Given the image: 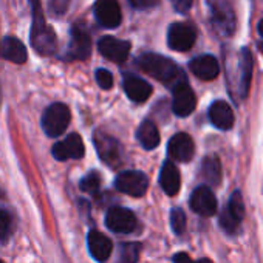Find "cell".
Returning <instances> with one entry per match:
<instances>
[{"label": "cell", "mask_w": 263, "mask_h": 263, "mask_svg": "<svg viewBox=\"0 0 263 263\" xmlns=\"http://www.w3.org/2000/svg\"><path fill=\"white\" fill-rule=\"evenodd\" d=\"M138 64L143 71L149 73L151 76H154L155 79H158L160 82H163L172 88L177 84H180L181 81H186L183 78V71L178 68V65L164 56L147 53L140 58Z\"/></svg>", "instance_id": "cell-1"}, {"label": "cell", "mask_w": 263, "mask_h": 263, "mask_svg": "<svg viewBox=\"0 0 263 263\" xmlns=\"http://www.w3.org/2000/svg\"><path fill=\"white\" fill-rule=\"evenodd\" d=\"M30 5H31V13H33L31 45L42 56L53 54L56 51V34L45 22L41 0H30Z\"/></svg>", "instance_id": "cell-2"}, {"label": "cell", "mask_w": 263, "mask_h": 263, "mask_svg": "<svg viewBox=\"0 0 263 263\" xmlns=\"http://www.w3.org/2000/svg\"><path fill=\"white\" fill-rule=\"evenodd\" d=\"M209 21L214 33L221 37H229L235 31L237 19L229 0H208Z\"/></svg>", "instance_id": "cell-3"}, {"label": "cell", "mask_w": 263, "mask_h": 263, "mask_svg": "<svg viewBox=\"0 0 263 263\" xmlns=\"http://www.w3.org/2000/svg\"><path fill=\"white\" fill-rule=\"evenodd\" d=\"M70 118H71V115H70V110L67 105L59 104V102L51 104L42 116L44 132L50 138L61 137L70 124Z\"/></svg>", "instance_id": "cell-4"}, {"label": "cell", "mask_w": 263, "mask_h": 263, "mask_svg": "<svg viewBox=\"0 0 263 263\" xmlns=\"http://www.w3.org/2000/svg\"><path fill=\"white\" fill-rule=\"evenodd\" d=\"M115 186L119 192L132 195V197H143L147 192L149 180L143 172L138 171H125L119 174L115 180Z\"/></svg>", "instance_id": "cell-5"}, {"label": "cell", "mask_w": 263, "mask_h": 263, "mask_svg": "<svg viewBox=\"0 0 263 263\" xmlns=\"http://www.w3.org/2000/svg\"><path fill=\"white\" fill-rule=\"evenodd\" d=\"M105 224L110 231L118 234H130L137 228L135 214L125 208H110L105 215Z\"/></svg>", "instance_id": "cell-6"}, {"label": "cell", "mask_w": 263, "mask_h": 263, "mask_svg": "<svg viewBox=\"0 0 263 263\" xmlns=\"http://www.w3.org/2000/svg\"><path fill=\"white\" fill-rule=\"evenodd\" d=\"M197 39L195 30L189 24H174L167 31V44L175 51H187Z\"/></svg>", "instance_id": "cell-7"}, {"label": "cell", "mask_w": 263, "mask_h": 263, "mask_svg": "<svg viewBox=\"0 0 263 263\" xmlns=\"http://www.w3.org/2000/svg\"><path fill=\"white\" fill-rule=\"evenodd\" d=\"M189 204H191V209L201 217L215 215L217 208H218L217 198H215L214 192L211 191V187H208V186H198L192 192Z\"/></svg>", "instance_id": "cell-8"}, {"label": "cell", "mask_w": 263, "mask_h": 263, "mask_svg": "<svg viewBox=\"0 0 263 263\" xmlns=\"http://www.w3.org/2000/svg\"><path fill=\"white\" fill-rule=\"evenodd\" d=\"M172 90H174V101H172L174 113L181 118L189 116L197 105L195 95H194L192 88L189 87V84L186 81H181Z\"/></svg>", "instance_id": "cell-9"}, {"label": "cell", "mask_w": 263, "mask_h": 263, "mask_svg": "<svg viewBox=\"0 0 263 263\" xmlns=\"http://www.w3.org/2000/svg\"><path fill=\"white\" fill-rule=\"evenodd\" d=\"M95 17L104 28L119 27L122 16L118 0H98L95 4Z\"/></svg>", "instance_id": "cell-10"}, {"label": "cell", "mask_w": 263, "mask_h": 263, "mask_svg": "<svg viewBox=\"0 0 263 263\" xmlns=\"http://www.w3.org/2000/svg\"><path fill=\"white\" fill-rule=\"evenodd\" d=\"M53 157L59 161L65 160H79L85 154L84 143L79 135L71 134L68 135L64 141H59L53 146Z\"/></svg>", "instance_id": "cell-11"}, {"label": "cell", "mask_w": 263, "mask_h": 263, "mask_svg": "<svg viewBox=\"0 0 263 263\" xmlns=\"http://www.w3.org/2000/svg\"><path fill=\"white\" fill-rule=\"evenodd\" d=\"M98 48L105 59L116 62V64L125 62L128 58V53H130V44L128 42L116 39V37H110V36L102 37L98 44Z\"/></svg>", "instance_id": "cell-12"}, {"label": "cell", "mask_w": 263, "mask_h": 263, "mask_svg": "<svg viewBox=\"0 0 263 263\" xmlns=\"http://www.w3.org/2000/svg\"><path fill=\"white\" fill-rule=\"evenodd\" d=\"M95 146L98 149L99 157L108 164V166H118L121 161V146L119 143L105 135V134H96L95 135Z\"/></svg>", "instance_id": "cell-13"}, {"label": "cell", "mask_w": 263, "mask_h": 263, "mask_svg": "<svg viewBox=\"0 0 263 263\" xmlns=\"http://www.w3.org/2000/svg\"><path fill=\"white\" fill-rule=\"evenodd\" d=\"M167 151L174 160L187 163L192 160V157L195 154V146H194L192 138L187 134H177L171 138V141L167 144Z\"/></svg>", "instance_id": "cell-14"}, {"label": "cell", "mask_w": 263, "mask_h": 263, "mask_svg": "<svg viewBox=\"0 0 263 263\" xmlns=\"http://www.w3.org/2000/svg\"><path fill=\"white\" fill-rule=\"evenodd\" d=\"M90 48H91V44H90L88 34L81 27H74L71 30V39H70V45L67 51V59L84 61L90 56Z\"/></svg>", "instance_id": "cell-15"}, {"label": "cell", "mask_w": 263, "mask_h": 263, "mask_svg": "<svg viewBox=\"0 0 263 263\" xmlns=\"http://www.w3.org/2000/svg\"><path fill=\"white\" fill-rule=\"evenodd\" d=\"M122 88L125 91V95L134 101V102H146L151 95H152V87L147 81L134 76V74H128L125 76L124 82H122Z\"/></svg>", "instance_id": "cell-16"}, {"label": "cell", "mask_w": 263, "mask_h": 263, "mask_svg": "<svg viewBox=\"0 0 263 263\" xmlns=\"http://www.w3.org/2000/svg\"><path fill=\"white\" fill-rule=\"evenodd\" d=\"M189 68L197 78H200L203 81H212L220 73L218 61L211 54H203V56L192 59L189 64Z\"/></svg>", "instance_id": "cell-17"}, {"label": "cell", "mask_w": 263, "mask_h": 263, "mask_svg": "<svg viewBox=\"0 0 263 263\" xmlns=\"http://www.w3.org/2000/svg\"><path fill=\"white\" fill-rule=\"evenodd\" d=\"M0 56L5 61L14 62V64H24L28 59V53H27L24 42L13 36H7L0 42Z\"/></svg>", "instance_id": "cell-18"}, {"label": "cell", "mask_w": 263, "mask_h": 263, "mask_svg": "<svg viewBox=\"0 0 263 263\" xmlns=\"http://www.w3.org/2000/svg\"><path fill=\"white\" fill-rule=\"evenodd\" d=\"M209 119L220 130H229L234 125V111L224 101H215L209 107Z\"/></svg>", "instance_id": "cell-19"}, {"label": "cell", "mask_w": 263, "mask_h": 263, "mask_svg": "<svg viewBox=\"0 0 263 263\" xmlns=\"http://www.w3.org/2000/svg\"><path fill=\"white\" fill-rule=\"evenodd\" d=\"M87 241H88L90 254L93 255L95 260L105 261L110 257V254L113 251V243L102 232H99V231H90V234L87 237Z\"/></svg>", "instance_id": "cell-20"}, {"label": "cell", "mask_w": 263, "mask_h": 263, "mask_svg": "<svg viewBox=\"0 0 263 263\" xmlns=\"http://www.w3.org/2000/svg\"><path fill=\"white\" fill-rule=\"evenodd\" d=\"M251 78H252V54L248 48H241L240 61H238V90L241 98L248 96Z\"/></svg>", "instance_id": "cell-21"}, {"label": "cell", "mask_w": 263, "mask_h": 263, "mask_svg": "<svg viewBox=\"0 0 263 263\" xmlns=\"http://www.w3.org/2000/svg\"><path fill=\"white\" fill-rule=\"evenodd\" d=\"M160 184L167 195H177L181 186V177L178 167L172 161H166L160 172Z\"/></svg>", "instance_id": "cell-22"}, {"label": "cell", "mask_w": 263, "mask_h": 263, "mask_svg": "<svg viewBox=\"0 0 263 263\" xmlns=\"http://www.w3.org/2000/svg\"><path fill=\"white\" fill-rule=\"evenodd\" d=\"M137 137H138V141L141 143V146L147 151H152L160 144V132L152 121H144L140 125V128L137 132Z\"/></svg>", "instance_id": "cell-23"}, {"label": "cell", "mask_w": 263, "mask_h": 263, "mask_svg": "<svg viewBox=\"0 0 263 263\" xmlns=\"http://www.w3.org/2000/svg\"><path fill=\"white\" fill-rule=\"evenodd\" d=\"M201 175L212 186H218L221 183V164H220V160L215 155L206 157L203 160Z\"/></svg>", "instance_id": "cell-24"}, {"label": "cell", "mask_w": 263, "mask_h": 263, "mask_svg": "<svg viewBox=\"0 0 263 263\" xmlns=\"http://www.w3.org/2000/svg\"><path fill=\"white\" fill-rule=\"evenodd\" d=\"M141 252V245L135 241H127L119 246L118 258L116 263H137L140 258Z\"/></svg>", "instance_id": "cell-25"}, {"label": "cell", "mask_w": 263, "mask_h": 263, "mask_svg": "<svg viewBox=\"0 0 263 263\" xmlns=\"http://www.w3.org/2000/svg\"><path fill=\"white\" fill-rule=\"evenodd\" d=\"M226 209L237 218V220H243L245 218V203H243V197L240 194V191H234L229 201H228V206Z\"/></svg>", "instance_id": "cell-26"}, {"label": "cell", "mask_w": 263, "mask_h": 263, "mask_svg": "<svg viewBox=\"0 0 263 263\" xmlns=\"http://www.w3.org/2000/svg\"><path fill=\"white\" fill-rule=\"evenodd\" d=\"M240 220H237L226 208L223 209V212H221V215H220V226H221V229L226 232V234H229V235H235V234H238V231H240Z\"/></svg>", "instance_id": "cell-27"}, {"label": "cell", "mask_w": 263, "mask_h": 263, "mask_svg": "<svg viewBox=\"0 0 263 263\" xmlns=\"http://www.w3.org/2000/svg\"><path fill=\"white\" fill-rule=\"evenodd\" d=\"M171 226H172V231L177 235H181L186 231V214H184L183 209H180V208L172 209V212H171Z\"/></svg>", "instance_id": "cell-28"}, {"label": "cell", "mask_w": 263, "mask_h": 263, "mask_svg": "<svg viewBox=\"0 0 263 263\" xmlns=\"http://www.w3.org/2000/svg\"><path fill=\"white\" fill-rule=\"evenodd\" d=\"M99 186H101V178H99V175L96 172H90L79 183L81 191H84L87 194H96L98 189H99Z\"/></svg>", "instance_id": "cell-29"}, {"label": "cell", "mask_w": 263, "mask_h": 263, "mask_svg": "<svg viewBox=\"0 0 263 263\" xmlns=\"http://www.w3.org/2000/svg\"><path fill=\"white\" fill-rule=\"evenodd\" d=\"M11 215L8 211L0 209V241L5 243L8 241L11 235Z\"/></svg>", "instance_id": "cell-30"}, {"label": "cell", "mask_w": 263, "mask_h": 263, "mask_svg": "<svg viewBox=\"0 0 263 263\" xmlns=\"http://www.w3.org/2000/svg\"><path fill=\"white\" fill-rule=\"evenodd\" d=\"M96 82H98V85L101 88L108 90L113 85V76H111V73L108 70L99 68V70H96Z\"/></svg>", "instance_id": "cell-31"}, {"label": "cell", "mask_w": 263, "mask_h": 263, "mask_svg": "<svg viewBox=\"0 0 263 263\" xmlns=\"http://www.w3.org/2000/svg\"><path fill=\"white\" fill-rule=\"evenodd\" d=\"M71 0H50V10L56 17L64 16L68 11Z\"/></svg>", "instance_id": "cell-32"}, {"label": "cell", "mask_w": 263, "mask_h": 263, "mask_svg": "<svg viewBox=\"0 0 263 263\" xmlns=\"http://www.w3.org/2000/svg\"><path fill=\"white\" fill-rule=\"evenodd\" d=\"M174 263H212L209 258H200V260H192L189 254L186 252H178L174 255Z\"/></svg>", "instance_id": "cell-33"}, {"label": "cell", "mask_w": 263, "mask_h": 263, "mask_svg": "<svg viewBox=\"0 0 263 263\" xmlns=\"http://www.w3.org/2000/svg\"><path fill=\"white\" fill-rule=\"evenodd\" d=\"M171 2H172L174 8L181 14L187 13L192 7V0H171Z\"/></svg>", "instance_id": "cell-34"}, {"label": "cell", "mask_w": 263, "mask_h": 263, "mask_svg": "<svg viewBox=\"0 0 263 263\" xmlns=\"http://www.w3.org/2000/svg\"><path fill=\"white\" fill-rule=\"evenodd\" d=\"M132 4V7H135L138 10H146V8H151L157 4V0H128Z\"/></svg>", "instance_id": "cell-35"}, {"label": "cell", "mask_w": 263, "mask_h": 263, "mask_svg": "<svg viewBox=\"0 0 263 263\" xmlns=\"http://www.w3.org/2000/svg\"><path fill=\"white\" fill-rule=\"evenodd\" d=\"M258 34H260V48L263 51V19L258 22Z\"/></svg>", "instance_id": "cell-36"}, {"label": "cell", "mask_w": 263, "mask_h": 263, "mask_svg": "<svg viewBox=\"0 0 263 263\" xmlns=\"http://www.w3.org/2000/svg\"><path fill=\"white\" fill-rule=\"evenodd\" d=\"M0 101H2V95H0Z\"/></svg>", "instance_id": "cell-37"}, {"label": "cell", "mask_w": 263, "mask_h": 263, "mask_svg": "<svg viewBox=\"0 0 263 263\" xmlns=\"http://www.w3.org/2000/svg\"><path fill=\"white\" fill-rule=\"evenodd\" d=\"M0 263H5V261H2V260H0Z\"/></svg>", "instance_id": "cell-38"}]
</instances>
